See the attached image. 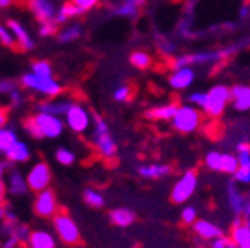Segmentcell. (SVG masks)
<instances>
[{
  "label": "cell",
  "instance_id": "816d5d0a",
  "mask_svg": "<svg viewBox=\"0 0 250 248\" xmlns=\"http://www.w3.org/2000/svg\"><path fill=\"white\" fill-rule=\"evenodd\" d=\"M236 153H250V141H240L236 143Z\"/></svg>",
  "mask_w": 250,
  "mask_h": 248
},
{
  "label": "cell",
  "instance_id": "f35d334b",
  "mask_svg": "<svg viewBox=\"0 0 250 248\" xmlns=\"http://www.w3.org/2000/svg\"><path fill=\"white\" fill-rule=\"evenodd\" d=\"M59 24L56 21H45V23H39V35L40 37H54L58 33Z\"/></svg>",
  "mask_w": 250,
  "mask_h": 248
},
{
  "label": "cell",
  "instance_id": "9c48e42d",
  "mask_svg": "<svg viewBox=\"0 0 250 248\" xmlns=\"http://www.w3.org/2000/svg\"><path fill=\"white\" fill-rule=\"evenodd\" d=\"M52 219H54V231L62 243L77 245L80 241V229H78V224L71 215L64 212H58Z\"/></svg>",
  "mask_w": 250,
  "mask_h": 248
},
{
  "label": "cell",
  "instance_id": "bcb514c9",
  "mask_svg": "<svg viewBox=\"0 0 250 248\" xmlns=\"http://www.w3.org/2000/svg\"><path fill=\"white\" fill-rule=\"evenodd\" d=\"M30 233H31L30 227H28V226H24V224H20V222L14 226V231H12V234H14V236L20 240V243H26Z\"/></svg>",
  "mask_w": 250,
  "mask_h": 248
},
{
  "label": "cell",
  "instance_id": "7dc6e473",
  "mask_svg": "<svg viewBox=\"0 0 250 248\" xmlns=\"http://www.w3.org/2000/svg\"><path fill=\"white\" fill-rule=\"evenodd\" d=\"M18 89V83H16L14 80H0V94L2 96H9V94L12 92V90Z\"/></svg>",
  "mask_w": 250,
  "mask_h": 248
},
{
  "label": "cell",
  "instance_id": "ffe728a7",
  "mask_svg": "<svg viewBox=\"0 0 250 248\" xmlns=\"http://www.w3.org/2000/svg\"><path fill=\"white\" fill-rule=\"evenodd\" d=\"M177 103H167V104L153 106L145 113V117L151 122H170L177 109Z\"/></svg>",
  "mask_w": 250,
  "mask_h": 248
},
{
  "label": "cell",
  "instance_id": "b9f144b4",
  "mask_svg": "<svg viewBox=\"0 0 250 248\" xmlns=\"http://www.w3.org/2000/svg\"><path fill=\"white\" fill-rule=\"evenodd\" d=\"M70 2L75 7H78V11L82 12V14H85V12L92 11L94 7H98L101 0H70Z\"/></svg>",
  "mask_w": 250,
  "mask_h": 248
},
{
  "label": "cell",
  "instance_id": "11a10c76",
  "mask_svg": "<svg viewBox=\"0 0 250 248\" xmlns=\"http://www.w3.org/2000/svg\"><path fill=\"white\" fill-rule=\"evenodd\" d=\"M5 124H7V111L0 106V128L5 127Z\"/></svg>",
  "mask_w": 250,
  "mask_h": 248
},
{
  "label": "cell",
  "instance_id": "681fc988",
  "mask_svg": "<svg viewBox=\"0 0 250 248\" xmlns=\"http://www.w3.org/2000/svg\"><path fill=\"white\" fill-rule=\"evenodd\" d=\"M236 160H238V167L250 168V153H236Z\"/></svg>",
  "mask_w": 250,
  "mask_h": 248
},
{
  "label": "cell",
  "instance_id": "d6986e66",
  "mask_svg": "<svg viewBox=\"0 0 250 248\" xmlns=\"http://www.w3.org/2000/svg\"><path fill=\"white\" fill-rule=\"evenodd\" d=\"M137 174L148 181H158L172 174V167L167 163H143L137 167Z\"/></svg>",
  "mask_w": 250,
  "mask_h": 248
},
{
  "label": "cell",
  "instance_id": "3957f363",
  "mask_svg": "<svg viewBox=\"0 0 250 248\" xmlns=\"http://www.w3.org/2000/svg\"><path fill=\"white\" fill-rule=\"evenodd\" d=\"M92 125H94V132H92V143L98 149L99 156L104 160H113L117 156V141L113 139L109 127L106 124V120L99 115H94L92 117Z\"/></svg>",
  "mask_w": 250,
  "mask_h": 248
},
{
  "label": "cell",
  "instance_id": "f1b7e54d",
  "mask_svg": "<svg viewBox=\"0 0 250 248\" xmlns=\"http://www.w3.org/2000/svg\"><path fill=\"white\" fill-rule=\"evenodd\" d=\"M130 64L137 70H148L149 66L153 64V58L151 54H148L146 51H134L129 58Z\"/></svg>",
  "mask_w": 250,
  "mask_h": 248
},
{
  "label": "cell",
  "instance_id": "ab89813d",
  "mask_svg": "<svg viewBox=\"0 0 250 248\" xmlns=\"http://www.w3.org/2000/svg\"><path fill=\"white\" fill-rule=\"evenodd\" d=\"M0 43H2L4 47H14L16 45L14 37H12L11 30H9L5 23H0Z\"/></svg>",
  "mask_w": 250,
  "mask_h": 248
},
{
  "label": "cell",
  "instance_id": "7402d4cb",
  "mask_svg": "<svg viewBox=\"0 0 250 248\" xmlns=\"http://www.w3.org/2000/svg\"><path fill=\"white\" fill-rule=\"evenodd\" d=\"M28 248H56V238L49 231H31L26 240Z\"/></svg>",
  "mask_w": 250,
  "mask_h": 248
},
{
  "label": "cell",
  "instance_id": "d590c367",
  "mask_svg": "<svg viewBox=\"0 0 250 248\" xmlns=\"http://www.w3.org/2000/svg\"><path fill=\"white\" fill-rule=\"evenodd\" d=\"M31 73L40 75V77H52V64L49 61H43V59H39V61L31 62Z\"/></svg>",
  "mask_w": 250,
  "mask_h": 248
},
{
  "label": "cell",
  "instance_id": "f546056e",
  "mask_svg": "<svg viewBox=\"0 0 250 248\" xmlns=\"http://www.w3.org/2000/svg\"><path fill=\"white\" fill-rule=\"evenodd\" d=\"M193 21H195V18H193L191 12H188L181 18L177 30H179V35L183 39H196V31L193 30Z\"/></svg>",
  "mask_w": 250,
  "mask_h": 248
},
{
  "label": "cell",
  "instance_id": "db71d44e",
  "mask_svg": "<svg viewBox=\"0 0 250 248\" xmlns=\"http://www.w3.org/2000/svg\"><path fill=\"white\" fill-rule=\"evenodd\" d=\"M5 194H7V187H5L4 181H0V205L5 203Z\"/></svg>",
  "mask_w": 250,
  "mask_h": 248
},
{
  "label": "cell",
  "instance_id": "74e56055",
  "mask_svg": "<svg viewBox=\"0 0 250 248\" xmlns=\"http://www.w3.org/2000/svg\"><path fill=\"white\" fill-rule=\"evenodd\" d=\"M233 181L238 184V186H249L250 184V168L238 167L236 172L233 174Z\"/></svg>",
  "mask_w": 250,
  "mask_h": 248
},
{
  "label": "cell",
  "instance_id": "cb8c5ba5",
  "mask_svg": "<svg viewBox=\"0 0 250 248\" xmlns=\"http://www.w3.org/2000/svg\"><path fill=\"white\" fill-rule=\"evenodd\" d=\"M109 221L117 227H129L136 221V213H134V210L120 207V208H115L109 212Z\"/></svg>",
  "mask_w": 250,
  "mask_h": 248
},
{
  "label": "cell",
  "instance_id": "5b68a950",
  "mask_svg": "<svg viewBox=\"0 0 250 248\" xmlns=\"http://www.w3.org/2000/svg\"><path fill=\"white\" fill-rule=\"evenodd\" d=\"M231 104V89L226 83H215L207 90V99L202 113L208 118H221Z\"/></svg>",
  "mask_w": 250,
  "mask_h": 248
},
{
  "label": "cell",
  "instance_id": "52a82bcc",
  "mask_svg": "<svg viewBox=\"0 0 250 248\" xmlns=\"http://www.w3.org/2000/svg\"><path fill=\"white\" fill-rule=\"evenodd\" d=\"M198 172L189 168L186 170L179 179L176 181V184L172 186L170 191V200L176 205H184L193 198V194L198 189Z\"/></svg>",
  "mask_w": 250,
  "mask_h": 248
},
{
  "label": "cell",
  "instance_id": "7a4b0ae2",
  "mask_svg": "<svg viewBox=\"0 0 250 248\" xmlns=\"http://www.w3.org/2000/svg\"><path fill=\"white\" fill-rule=\"evenodd\" d=\"M24 130L33 139H56L64 132V122L61 117L35 113L33 117L24 120Z\"/></svg>",
  "mask_w": 250,
  "mask_h": 248
},
{
  "label": "cell",
  "instance_id": "30bf717a",
  "mask_svg": "<svg viewBox=\"0 0 250 248\" xmlns=\"http://www.w3.org/2000/svg\"><path fill=\"white\" fill-rule=\"evenodd\" d=\"M226 200H228V205H229L231 212H233L236 217H243V219L250 217V194L243 193L234 181L228 183Z\"/></svg>",
  "mask_w": 250,
  "mask_h": 248
},
{
  "label": "cell",
  "instance_id": "4dcf8cb0",
  "mask_svg": "<svg viewBox=\"0 0 250 248\" xmlns=\"http://www.w3.org/2000/svg\"><path fill=\"white\" fill-rule=\"evenodd\" d=\"M83 202H85L90 208H103V207H104V196H103L98 189L87 187V189L83 191Z\"/></svg>",
  "mask_w": 250,
  "mask_h": 248
},
{
  "label": "cell",
  "instance_id": "6f0895ef",
  "mask_svg": "<svg viewBox=\"0 0 250 248\" xmlns=\"http://www.w3.org/2000/svg\"><path fill=\"white\" fill-rule=\"evenodd\" d=\"M5 168H7V163H5V162H2V160H0V181H4Z\"/></svg>",
  "mask_w": 250,
  "mask_h": 248
},
{
  "label": "cell",
  "instance_id": "603a6c76",
  "mask_svg": "<svg viewBox=\"0 0 250 248\" xmlns=\"http://www.w3.org/2000/svg\"><path fill=\"white\" fill-rule=\"evenodd\" d=\"M71 101L66 99H58V101H42L37 104V113H47V115H54V117H64L68 111Z\"/></svg>",
  "mask_w": 250,
  "mask_h": 248
},
{
  "label": "cell",
  "instance_id": "e575fe53",
  "mask_svg": "<svg viewBox=\"0 0 250 248\" xmlns=\"http://www.w3.org/2000/svg\"><path fill=\"white\" fill-rule=\"evenodd\" d=\"M75 160H77V156H75V153L71 151V149H68V147H58V149H56V162L64 165V167L73 165Z\"/></svg>",
  "mask_w": 250,
  "mask_h": 248
},
{
  "label": "cell",
  "instance_id": "4316f807",
  "mask_svg": "<svg viewBox=\"0 0 250 248\" xmlns=\"http://www.w3.org/2000/svg\"><path fill=\"white\" fill-rule=\"evenodd\" d=\"M78 16H82V12L78 11V7H75L70 0H68V2H64V4H61L58 7V12H56V23L62 24V23H66V21L73 20V18H78Z\"/></svg>",
  "mask_w": 250,
  "mask_h": 248
},
{
  "label": "cell",
  "instance_id": "8fae6325",
  "mask_svg": "<svg viewBox=\"0 0 250 248\" xmlns=\"http://www.w3.org/2000/svg\"><path fill=\"white\" fill-rule=\"evenodd\" d=\"M24 179H26L28 189L35 191V193L47 189L52 181L51 167H49L45 162H37L35 165L30 168V172H28V175Z\"/></svg>",
  "mask_w": 250,
  "mask_h": 248
},
{
  "label": "cell",
  "instance_id": "ac0fdd59",
  "mask_svg": "<svg viewBox=\"0 0 250 248\" xmlns=\"http://www.w3.org/2000/svg\"><path fill=\"white\" fill-rule=\"evenodd\" d=\"M5 24H7V28L11 30L12 37H14V40H16V45L20 47V49H23V51H31V49L35 47V42L31 39L30 31H28L20 21L9 20Z\"/></svg>",
  "mask_w": 250,
  "mask_h": 248
},
{
  "label": "cell",
  "instance_id": "d6a6232c",
  "mask_svg": "<svg viewBox=\"0 0 250 248\" xmlns=\"http://www.w3.org/2000/svg\"><path fill=\"white\" fill-rule=\"evenodd\" d=\"M16 141H18V136H16V132L12 128H5V127L0 128V153L2 155L7 151Z\"/></svg>",
  "mask_w": 250,
  "mask_h": 248
},
{
  "label": "cell",
  "instance_id": "8d00e7d4",
  "mask_svg": "<svg viewBox=\"0 0 250 248\" xmlns=\"http://www.w3.org/2000/svg\"><path fill=\"white\" fill-rule=\"evenodd\" d=\"M196 219H198V210H196V207H191V205L183 207V210H181V222H183L184 226H191Z\"/></svg>",
  "mask_w": 250,
  "mask_h": 248
},
{
  "label": "cell",
  "instance_id": "ee69618b",
  "mask_svg": "<svg viewBox=\"0 0 250 248\" xmlns=\"http://www.w3.org/2000/svg\"><path fill=\"white\" fill-rule=\"evenodd\" d=\"M208 245H210V248H238L233 243V240L229 238V234H223V236L215 238V240H212Z\"/></svg>",
  "mask_w": 250,
  "mask_h": 248
},
{
  "label": "cell",
  "instance_id": "7c38bea8",
  "mask_svg": "<svg viewBox=\"0 0 250 248\" xmlns=\"http://www.w3.org/2000/svg\"><path fill=\"white\" fill-rule=\"evenodd\" d=\"M33 210L39 217L42 219H52L58 213L59 205H58V198H56L54 191L52 189H43L39 191L35 198V203H33Z\"/></svg>",
  "mask_w": 250,
  "mask_h": 248
},
{
  "label": "cell",
  "instance_id": "484cf974",
  "mask_svg": "<svg viewBox=\"0 0 250 248\" xmlns=\"http://www.w3.org/2000/svg\"><path fill=\"white\" fill-rule=\"evenodd\" d=\"M7 193H11L12 196H24L28 193V184H26V179L20 174L18 170H12L11 175L7 179Z\"/></svg>",
  "mask_w": 250,
  "mask_h": 248
},
{
  "label": "cell",
  "instance_id": "4fadbf2b",
  "mask_svg": "<svg viewBox=\"0 0 250 248\" xmlns=\"http://www.w3.org/2000/svg\"><path fill=\"white\" fill-rule=\"evenodd\" d=\"M196 80V71L191 66H184V68H177L172 70L168 75V85L174 90H186L195 83Z\"/></svg>",
  "mask_w": 250,
  "mask_h": 248
},
{
  "label": "cell",
  "instance_id": "f5cc1de1",
  "mask_svg": "<svg viewBox=\"0 0 250 248\" xmlns=\"http://www.w3.org/2000/svg\"><path fill=\"white\" fill-rule=\"evenodd\" d=\"M238 16H240V20H247V18H250V4H243L238 11Z\"/></svg>",
  "mask_w": 250,
  "mask_h": 248
},
{
  "label": "cell",
  "instance_id": "f907efd6",
  "mask_svg": "<svg viewBox=\"0 0 250 248\" xmlns=\"http://www.w3.org/2000/svg\"><path fill=\"white\" fill-rule=\"evenodd\" d=\"M20 245V240L14 236V234H11V236H7L4 240V243H2V248H16Z\"/></svg>",
  "mask_w": 250,
  "mask_h": 248
},
{
  "label": "cell",
  "instance_id": "83f0119b",
  "mask_svg": "<svg viewBox=\"0 0 250 248\" xmlns=\"http://www.w3.org/2000/svg\"><path fill=\"white\" fill-rule=\"evenodd\" d=\"M56 35H58L59 43H71L82 37V26L80 24H71V26H66L64 30L58 31Z\"/></svg>",
  "mask_w": 250,
  "mask_h": 248
},
{
  "label": "cell",
  "instance_id": "9f6ffc18",
  "mask_svg": "<svg viewBox=\"0 0 250 248\" xmlns=\"http://www.w3.org/2000/svg\"><path fill=\"white\" fill-rule=\"evenodd\" d=\"M16 0H0V9H7L14 4Z\"/></svg>",
  "mask_w": 250,
  "mask_h": 248
},
{
  "label": "cell",
  "instance_id": "7bdbcfd3",
  "mask_svg": "<svg viewBox=\"0 0 250 248\" xmlns=\"http://www.w3.org/2000/svg\"><path fill=\"white\" fill-rule=\"evenodd\" d=\"M205 99H207V92H203V90H195V92L188 96V103L196 106L198 109H202L205 106Z\"/></svg>",
  "mask_w": 250,
  "mask_h": 248
},
{
  "label": "cell",
  "instance_id": "836d02e7",
  "mask_svg": "<svg viewBox=\"0 0 250 248\" xmlns=\"http://www.w3.org/2000/svg\"><path fill=\"white\" fill-rule=\"evenodd\" d=\"M238 168V160H236V155L233 153H223V162H221V172L223 174H229L233 175Z\"/></svg>",
  "mask_w": 250,
  "mask_h": 248
},
{
  "label": "cell",
  "instance_id": "2e32d148",
  "mask_svg": "<svg viewBox=\"0 0 250 248\" xmlns=\"http://www.w3.org/2000/svg\"><path fill=\"white\" fill-rule=\"evenodd\" d=\"M229 238L238 248H250V222L243 217H234L229 227Z\"/></svg>",
  "mask_w": 250,
  "mask_h": 248
},
{
  "label": "cell",
  "instance_id": "8992f818",
  "mask_svg": "<svg viewBox=\"0 0 250 248\" xmlns=\"http://www.w3.org/2000/svg\"><path fill=\"white\" fill-rule=\"evenodd\" d=\"M21 85L28 90H33L39 96L43 97H58L62 92V85L52 77H40L28 71V73L21 75Z\"/></svg>",
  "mask_w": 250,
  "mask_h": 248
},
{
  "label": "cell",
  "instance_id": "6da1fadb",
  "mask_svg": "<svg viewBox=\"0 0 250 248\" xmlns=\"http://www.w3.org/2000/svg\"><path fill=\"white\" fill-rule=\"evenodd\" d=\"M238 45H228L224 49H214V51H198L191 52V54H181L174 56L170 59V68L177 70V68H184V66H208V64H219L224 62L226 59L233 58L238 52Z\"/></svg>",
  "mask_w": 250,
  "mask_h": 248
},
{
  "label": "cell",
  "instance_id": "f6af8a7d",
  "mask_svg": "<svg viewBox=\"0 0 250 248\" xmlns=\"http://www.w3.org/2000/svg\"><path fill=\"white\" fill-rule=\"evenodd\" d=\"M130 96H132V90H130L129 85H120L113 92V99L117 103H127L130 99Z\"/></svg>",
  "mask_w": 250,
  "mask_h": 248
},
{
  "label": "cell",
  "instance_id": "9a60e30c",
  "mask_svg": "<svg viewBox=\"0 0 250 248\" xmlns=\"http://www.w3.org/2000/svg\"><path fill=\"white\" fill-rule=\"evenodd\" d=\"M191 231L198 240L207 241V243H210L212 240H215V238L224 234V231L219 227L215 222L207 221V219H196L191 224Z\"/></svg>",
  "mask_w": 250,
  "mask_h": 248
},
{
  "label": "cell",
  "instance_id": "44dd1931",
  "mask_svg": "<svg viewBox=\"0 0 250 248\" xmlns=\"http://www.w3.org/2000/svg\"><path fill=\"white\" fill-rule=\"evenodd\" d=\"M4 156H5V160H7V163H26L28 160H30L31 153L26 143L16 141L7 151L4 153Z\"/></svg>",
  "mask_w": 250,
  "mask_h": 248
},
{
  "label": "cell",
  "instance_id": "5bb4252c",
  "mask_svg": "<svg viewBox=\"0 0 250 248\" xmlns=\"http://www.w3.org/2000/svg\"><path fill=\"white\" fill-rule=\"evenodd\" d=\"M28 9L39 23L45 21H56V12L58 7L52 0H28Z\"/></svg>",
  "mask_w": 250,
  "mask_h": 248
},
{
  "label": "cell",
  "instance_id": "1f68e13d",
  "mask_svg": "<svg viewBox=\"0 0 250 248\" xmlns=\"http://www.w3.org/2000/svg\"><path fill=\"white\" fill-rule=\"evenodd\" d=\"M221 162H223V153L221 151H208L203 158V165L210 172H221Z\"/></svg>",
  "mask_w": 250,
  "mask_h": 248
},
{
  "label": "cell",
  "instance_id": "60d3db41",
  "mask_svg": "<svg viewBox=\"0 0 250 248\" xmlns=\"http://www.w3.org/2000/svg\"><path fill=\"white\" fill-rule=\"evenodd\" d=\"M158 51L164 58H174L176 56V51H177V45L170 40H160L158 43Z\"/></svg>",
  "mask_w": 250,
  "mask_h": 248
},
{
  "label": "cell",
  "instance_id": "c3c4849f",
  "mask_svg": "<svg viewBox=\"0 0 250 248\" xmlns=\"http://www.w3.org/2000/svg\"><path fill=\"white\" fill-rule=\"evenodd\" d=\"M7 97L11 99V103H12L14 106H21V103H23V99H24L23 94H21V90H20V87H18L16 90H12V92L9 94Z\"/></svg>",
  "mask_w": 250,
  "mask_h": 248
},
{
  "label": "cell",
  "instance_id": "680465c9",
  "mask_svg": "<svg viewBox=\"0 0 250 248\" xmlns=\"http://www.w3.org/2000/svg\"><path fill=\"white\" fill-rule=\"evenodd\" d=\"M245 221H249V222H250V217H249V219H245Z\"/></svg>",
  "mask_w": 250,
  "mask_h": 248
},
{
  "label": "cell",
  "instance_id": "e0dca14e",
  "mask_svg": "<svg viewBox=\"0 0 250 248\" xmlns=\"http://www.w3.org/2000/svg\"><path fill=\"white\" fill-rule=\"evenodd\" d=\"M231 89V106L234 111H250V85L247 83H234Z\"/></svg>",
  "mask_w": 250,
  "mask_h": 248
},
{
  "label": "cell",
  "instance_id": "ba28073f",
  "mask_svg": "<svg viewBox=\"0 0 250 248\" xmlns=\"http://www.w3.org/2000/svg\"><path fill=\"white\" fill-rule=\"evenodd\" d=\"M64 127H68L75 134H85L92 125V115L89 109L78 103H71L68 111L64 113Z\"/></svg>",
  "mask_w": 250,
  "mask_h": 248
},
{
  "label": "cell",
  "instance_id": "277c9868",
  "mask_svg": "<svg viewBox=\"0 0 250 248\" xmlns=\"http://www.w3.org/2000/svg\"><path fill=\"white\" fill-rule=\"evenodd\" d=\"M203 122V113L202 109H198L193 104H179L172 117L170 124L172 128L179 134H193L202 127Z\"/></svg>",
  "mask_w": 250,
  "mask_h": 248
},
{
  "label": "cell",
  "instance_id": "d4e9b609",
  "mask_svg": "<svg viewBox=\"0 0 250 248\" xmlns=\"http://www.w3.org/2000/svg\"><path fill=\"white\" fill-rule=\"evenodd\" d=\"M145 4L146 0H124V2H120L113 9V12L117 16H120V18H130V20H134V18H137L141 7Z\"/></svg>",
  "mask_w": 250,
  "mask_h": 248
}]
</instances>
